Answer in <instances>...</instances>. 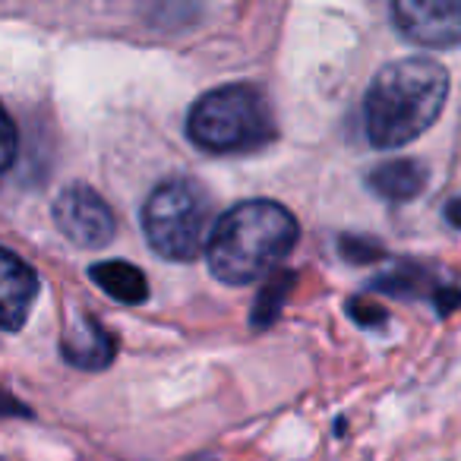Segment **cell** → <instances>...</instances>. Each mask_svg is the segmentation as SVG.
I'll return each mask as SVG.
<instances>
[{
  "label": "cell",
  "instance_id": "1",
  "mask_svg": "<svg viewBox=\"0 0 461 461\" xmlns=\"http://www.w3.org/2000/svg\"><path fill=\"white\" fill-rule=\"evenodd\" d=\"M448 73L429 58H402L373 77L364 98V130L376 149L420 140L446 108Z\"/></svg>",
  "mask_w": 461,
  "mask_h": 461
},
{
  "label": "cell",
  "instance_id": "2",
  "mask_svg": "<svg viewBox=\"0 0 461 461\" xmlns=\"http://www.w3.org/2000/svg\"><path fill=\"white\" fill-rule=\"evenodd\" d=\"M297 244V218L276 199L230 205L212 228L205 263L224 285H253L278 269Z\"/></svg>",
  "mask_w": 461,
  "mask_h": 461
},
{
  "label": "cell",
  "instance_id": "3",
  "mask_svg": "<svg viewBox=\"0 0 461 461\" xmlns=\"http://www.w3.org/2000/svg\"><path fill=\"white\" fill-rule=\"evenodd\" d=\"M186 133L212 155L253 152L276 140V117L257 86L230 83L205 92L193 104Z\"/></svg>",
  "mask_w": 461,
  "mask_h": 461
},
{
  "label": "cell",
  "instance_id": "4",
  "mask_svg": "<svg viewBox=\"0 0 461 461\" xmlns=\"http://www.w3.org/2000/svg\"><path fill=\"white\" fill-rule=\"evenodd\" d=\"M212 199L193 177H167L149 193L142 205V230L161 259L190 263L209 247Z\"/></svg>",
  "mask_w": 461,
  "mask_h": 461
},
{
  "label": "cell",
  "instance_id": "5",
  "mask_svg": "<svg viewBox=\"0 0 461 461\" xmlns=\"http://www.w3.org/2000/svg\"><path fill=\"white\" fill-rule=\"evenodd\" d=\"M51 215L60 234L83 250H102L117 234L114 212L102 199V193H95L89 184L64 186L54 199Z\"/></svg>",
  "mask_w": 461,
  "mask_h": 461
},
{
  "label": "cell",
  "instance_id": "6",
  "mask_svg": "<svg viewBox=\"0 0 461 461\" xmlns=\"http://www.w3.org/2000/svg\"><path fill=\"white\" fill-rule=\"evenodd\" d=\"M392 20L404 39L420 48L461 45V0H398Z\"/></svg>",
  "mask_w": 461,
  "mask_h": 461
},
{
  "label": "cell",
  "instance_id": "7",
  "mask_svg": "<svg viewBox=\"0 0 461 461\" xmlns=\"http://www.w3.org/2000/svg\"><path fill=\"white\" fill-rule=\"evenodd\" d=\"M60 354L70 366L95 373L111 366L117 354V339L89 313H77L60 335Z\"/></svg>",
  "mask_w": 461,
  "mask_h": 461
},
{
  "label": "cell",
  "instance_id": "8",
  "mask_svg": "<svg viewBox=\"0 0 461 461\" xmlns=\"http://www.w3.org/2000/svg\"><path fill=\"white\" fill-rule=\"evenodd\" d=\"M0 263H4V285H0V297H4V329L7 332H16V329L26 322L29 310H32V301L39 294V276L35 269L20 259L14 250L0 253Z\"/></svg>",
  "mask_w": 461,
  "mask_h": 461
},
{
  "label": "cell",
  "instance_id": "9",
  "mask_svg": "<svg viewBox=\"0 0 461 461\" xmlns=\"http://www.w3.org/2000/svg\"><path fill=\"white\" fill-rule=\"evenodd\" d=\"M429 171L423 161L417 158H392L383 161L370 171L366 177V186L376 193L379 199H389V203H408V199H417L423 190H427Z\"/></svg>",
  "mask_w": 461,
  "mask_h": 461
},
{
  "label": "cell",
  "instance_id": "10",
  "mask_svg": "<svg viewBox=\"0 0 461 461\" xmlns=\"http://www.w3.org/2000/svg\"><path fill=\"white\" fill-rule=\"evenodd\" d=\"M92 282L104 291L108 297L121 303H142L149 297V282L142 276V269H136L133 263L123 259H108V263H95L89 269Z\"/></svg>",
  "mask_w": 461,
  "mask_h": 461
},
{
  "label": "cell",
  "instance_id": "11",
  "mask_svg": "<svg viewBox=\"0 0 461 461\" xmlns=\"http://www.w3.org/2000/svg\"><path fill=\"white\" fill-rule=\"evenodd\" d=\"M291 285H294V276H276L263 291H259L257 303H253V313H250V326L253 329H269L272 322L278 320Z\"/></svg>",
  "mask_w": 461,
  "mask_h": 461
},
{
  "label": "cell",
  "instance_id": "12",
  "mask_svg": "<svg viewBox=\"0 0 461 461\" xmlns=\"http://www.w3.org/2000/svg\"><path fill=\"white\" fill-rule=\"evenodd\" d=\"M341 253L351 263H373V259L383 257V247L376 240H364V238H341Z\"/></svg>",
  "mask_w": 461,
  "mask_h": 461
},
{
  "label": "cell",
  "instance_id": "13",
  "mask_svg": "<svg viewBox=\"0 0 461 461\" xmlns=\"http://www.w3.org/2000/svg\"><path fill=\"white\" fill-rule=\"evenodd\" d=\"M348 313L354 316L364 326H383L385 322V310L379 303H366V301H351L348 303Z\"/></svg>",
  "mask_w": 461,
  "mask_h": 461
},
{
  "label": "cell",
  "instance_id": "14",
  "mask_svg": "<svg viewBox=\"0 0 461 461\" xmlns=\"http://www.w3.org/2000/svg\"><path fill=\"white\" fill-rule=\"evenodd\" d=\"M16 161V123L14 117H7V152H4V167H14Z\"/></svg>",
  "mask_w": 461,
  "mask_h": 461
},
{
  "label": "cell",
  "instance_id": "15",
  "mask_svg": "<svg viewBox=\"0 0 461 461\" xmlns=\"http://www.w3.org/2000/svg\"><path fill=\"white\" fill-rule=\"evenodd\" d=\"M199 461H212V458H199Z\"/></svg>",
  "mask_w": 461,
  "mask_h": 461
}]
</instances>
